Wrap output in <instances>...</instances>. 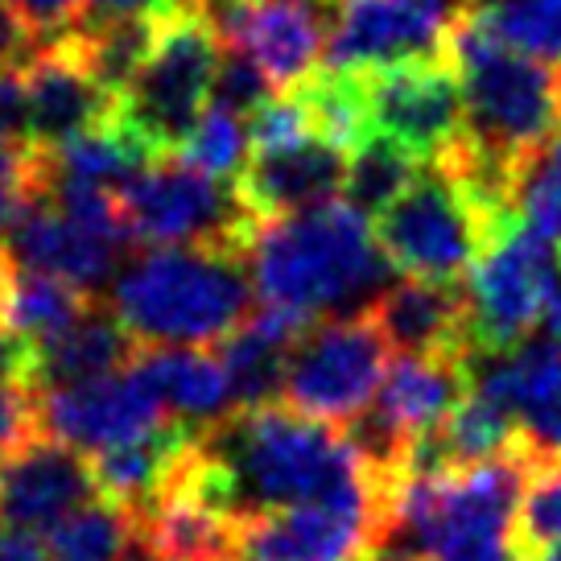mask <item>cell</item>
<instances>
[{
    "label": "cell",
    "mask_w": 561,
    "mask_h": 561,
    "mask_svg": "<svg viewBox=\"0 0 561 561\" xmlns=\"http://www.w3.org/2000/svg\"><path fill=\"white\" fill-rule=\"evenodd\" d=\"M186 474L236 525L294 504L392 488L371 474L347 430L306 417L285 401L244 404L194 430Z\"/></svg>",
    "instance_id": "obj_1"
},
{
    "label": "cell",
    "mask_w": 561,
    "mask_h": 561,
    "mask_svg": "<svg viewBox=\"0 0 561 561\" xmlns=\"http://www.w3.org/2000/svg\"><path fill=\"white\" fill-rule=\"evenodd\" d=\"M244 261L252 264L261 301L306 318L380 294L392 268L368 215L351 203H318L298 215L264 219L252 231Z\"/></svg>",
    "instance_id": "obj_2"
},
{
    "label": "cell",
    "mask_w": 561,
    "mask_h": 561,
    "mask_svg": "<svg viewBox=\"0 0 561 561\" xmlns=\"http://www.w3.org/2000/svg\"><path fill=\"white\" fill-rule=\"evenodd\" d=\"M240 252L203 244L149 248L112 285V310L145 347L219 343L252 314Z\"/></svg>",
    "instance_id": "obj_3"
},
{
    "label": "cell",
    "mask_w": 561,
    "mask_h": 561,
    "mask_svg": "<svg viewBox=\"0 0 561 561\" xmlns=\"http://www.w3.org/2000/svg\"><path fill=\"white\" fill-rule=\"evenodd\" d=\"M446 58L462 83L467 137L504 170L561 128L558 67L512 50L467 9L446 37Z\"/></svg>",
    "instance_id": "obj_4"
},
{
    "label": "cell",
    "mask_w": 561,
    "mask_h": 561,
    "mask_svg": "<svg viewBox=\"0 0 561 561\" xmlns=\"http://www.w3.org/2000/svg\"><path fill=\"white\" fill-rule=\"evenodd\" d=\"M224 62V42L194 0H174L158 13V34L133 83L121 91L116 121L153 153H178L203 121Z\"/></svg>",
    "instance_id": "obj_5"
},
{
    "label": "cell",
    "mask_w": 561,
    "mask_h": 561,
    "mask_svg": "<svg viewBox=\"0 0 561 561\" xmlns=\"http://www.w3.org/2000/svg\"><path fill=\"white\" fill-rule=\"evenodd\" d=\"M504 215L516 210L495 207L446 161L430 158L401 198L376 215V240L404 277L462 280Z\"/></svg>",
    "instance_id": "obj_6"
},
{
    "label": "cell",
    "mask_w": 561,
    "mask_h": 561,
    "mask_svg": "<svg viewBox=\"0 0 561 561\" xmlns=\"http://www.w3.org/2000/svg\"><path fill=\"white\" fill-rule=\"evenodd\" d=\"M116 198L133 244H203L244 256L252 231L261 228V219L240 203L228 178L203 174L191 161H174V153L145 161L116 191Z\"/></svg>",
    "instance_id": "obj_7"
},
{
    "label": "cell",
    "mask_w": 561,
    "mask_h": 561,
    "mask_svg": "<svg viewBox=\"0 0 561 561\" xmlns=\"http://www.w3.org/2000/svg\"><path fill=\"white\" fill-rule=\"evenodd\" d=\"M388 355L392 343L368 306L364 314L310 322L289 351L280 401L306 417L347 425L376 401L388 376Z\"/></svg>",
    "instance_id": "obj_8"
},
{
    "label": "cell",
    "mask_w": 561,
    "mask_h": 561,
    "mask_svg": "<svg viewBox=\"0 0 561 561\" xmlns=\"http://www.w3.org/2000/svg\"><path fill=\"white\" fill-rule=\"evenodd\" d=\"M561 298V252L520 215H504L471 273L474 343L488 351L516 347L549 322Z\"/></svg>",
    "instance_id": "obj_9"
},
{
    "label": "cell",
    "mask_w": 561,
    "mask_h": 561,
    "mask_svg": "<svg viewBox=\"0 0 561 561\" xmlns=\"http://www.w3.org/2000/svg\"><path fill=\"white\" fill-rule=\"evenodd\" d=\"M351 75L359 79V91H364L371 133L404 140L425 161L467 133L462 83L446 54L404 58V62L351 70Z\"/></svg>",
    "instance_id": "obj_10"
},
{
    "label": "cell",
    "mask_w": 561,
    "mask_h": 561,
    "mask_svg": "<svg viewBox=\"0 0 561 561\" xmlns=\"http://www.w3.org/2000/svg\"><path fill=\"white\" fill-rule=\"evenodd\" d=\"M388 488L294 504L240 525L236 561H368Z\"/></svg>",
    "instance_id": "obj_11"
},
{
    "label": "cell",
    "mask_w": 561,
    "mask_h": 561,
    "mask_svg": "<svg viewBox=\"0 0 561 561\" xmlns=\"http://www.w3.org/2000/svg\"><path fill=\"white\" fill-rule=\"evenodd\" d=\"M462 9L467 0H334L322 67L371 70L446 54V37Z\"/></svg>",
    "instance_id": "obj_12"
},
{
    "label": "cell",
    "mask_w": 561,
    "mask_h": 561,
    "mask_svg": "<svg viewBox=\"0 0 561 561\" xmlns=\"http://www.w3.org/2000/svg\"><path fill=\"white\" fill-rule=\"evenodd\" d=\"M165 421L178 417H170V409L137 359L128 368L91 376L79 385L42 388V430L50 438L70 442L83 455H100L107 446L140 438Z\"/></svg>",
    "instance_id": "obj_13"
},
{
    "label": "cell",
    "mask_w": 561,
    "mask_h": 561,
    "mask_svg": "<svg viewBox=\"0 0 561 561\" xmlns=\"http://www.w3.org/2000/svg\"><path fill=\"white\" fill-rule=\"evenodd\" d=\"M471 392L504 404L537 450H561V343L533 339L516 347L471 351Z\"/></svg>",
    "instance_id": "obj_14"
},
{
    "label": "cell",
    "mask_w": 561,
    "mask_h": 561,
    "mask_svg": "<svg viewBox=\"0 0 561 561\" xmlns=\"http://www.w3.org/2000/svg\"><path fill=\"white\" fill-rule=\"evenodd\" d=\"M100 495L95 467L70 442L37 434L0 462V525L46 533L67 512Z\"/></svg>",
    "instance_id": "obj_15"
},
{
    "label": "cell",
    "mask_w": 561,
    "mask_h": 561,
    "mask_svg": "<svg viewBox=\"0 0 561 561\" xmlns=\"http://www.w3.org/2000/svg\"><path fill=\"white\" fill-rule=\"evenodd\" d=\"M347 165L351 149L314 133L277 149H248L244 170L231 178V186L240 194V203L264 224V219L331 203L347 186Z\"/></svg>",
    "instance_id": "obj_16"
},
{
    "label": "cell",
    "mask_w": 561,
    "mask_h": 561,
    "mask_svg": "<svg viewBox=\"0 0 561 561\" xmlns=\"http://www.w3.org/2000/svg\"><path fill=\"white\" fill-rule=\"evenodd\" d=\"M21 70L30 91V137L37 145H62L116 116V91L95 79L67 34L37 42L21 58Z\"/></svg>",
    "instance_id": "obj_17"
},
{
    "label": "cell",
    "mask_w": 561,
    "mask_h": 561,
    "mask_svg": "<svg viewBox=\"0 0 561 561\" xmlns=\"http://www.w3.org/2000/svg\"><path fill=\"white\" fill-rule=\"evenodd\" d=\"M371 318L388 334L392 351L413 355H471L474 343V306L471 289L458 280L404 277L385 285L368 301Z\"/></svg>",
    "instance_id": "obj_18"
},
{
    "label": "cell",
    "mask_w": 561,
    "mask_h": 561,
    "mask_svg": "<svg viewBox=\"0 0 561 561\" xmlns=\"http://www.w3.org/2000/svg\"><path fill=\"white\" fill-rule=\"evenodd\" d=\"M310 322H314V318L261 301V306H252V314H248L240 327H231V331L215 343V351L224 355V364H228V371H231L240 409H244V404L280 401L289 351L298 347V339L306 334Z\"/></svg>",
    "instance_id": "obj_19"
},
{
    "label": "cell",
    "mask_w": 561,
    "mask_h": 561,
    "mask_svg": "<svg viewBox=\"0 0 561 561\" xmlns=\"http://www.w3.org/2000/svg\"><path fill=\"white\" fill-rule=\"evenodd\" d=\"M137 334L124 327L112 306H91L79 322H70L67 331L50 334L30 347V385L58 388V385H79L91 376H107L121 371L137 359Z\"/></svg>",
    "instance_id": "obj_20"
},
{
    "label": "cell",
    "mask_w": 561,
    "mask_h": 561,
    "mask_svg": "<svg viewBox=\"0 0 561 561\" xmlns=\"http://www.w3.org/2000/svg\"><path fill=\"white\" fill-rule=\"evenodd\" d=\"M137 364L153 380L158 397L165 401L170 417L191 430H203L210 421L228 417L236 401V385L219 351L203 347H145L140 343Z\"/></svg>",
    "instance_id": "obj_21"
},
{
    "label": "cell",
    "mask_w": 561,
    "mask_h": 561,
    "mask_svg": "<svg viewBox=\"0 0 561 561\" xmlns=\"http://www.w3.org/2000/svg\"><path fill=\"white\" fill-rule=\"evenodd\" d=\"M91 306H95V294H88V289H79V285H70L62 277H54V273L21 268L13 261L4 298H0V331L34 347L42 339L67 331L70 322H79Z\"/></svg>",
    "instance_id": "obj_22"
},
{
    "label": "cell",
    "mask_w": 561,
    "mask_h": 561,
    "mask_svg": "<svg viewBox=\"0 0 561 561\" xmlns=\"http://www.w3.org/2000/svg\"><path fill=\"white\" fill-rule=\"evenodd\" d=\"M425 165L421 153H413L404 140L388 137V133H368L351 149L347 165V203L355 210H364L368 219H376L385 207H392L401 191L417 178V170Z\"/></svg>",
    "instance_id": "obj_23"
},
{
    "label": "cell",
    "mask_w": 561,
    "mask_h": 561,
    "mask_svg": "<svg viewBox=\"0 0 561 561\" xmlns=\"http://www.w3.org/2000/svg\"><path fill=\"white\" fill-rule=\"evenodd\" d=\"M137 537V512L95 495L46 528V545L58 561H121L128 541Z\"/></svg>",
    "instance_id": "obj_24"
},
{
    "label": "cell",
    "mask_w": 561,
    "mask_h": 561,
    "mask_svg": "<svg viewBox=\"0 0 561 561\" xmlns=\"http://www.w3.org/2000/svg\"><path fill=\"white\" fill-rule=\"evenodd\" d=\"M512 210L525 228L561 248V128L512 165Z\"/></svg>",
    "instance_id": "obj_25"
},
{
    "label": "cell",
    "mask_w": 561,
    "mask_h": 561,
    "mask_svg": "<svg viewBox=\"0 0 561 561\" xmlns=\"http://www.w3.org/2000/svg\"><path fill=\"white\" fill-rule=\"evenodd\" d=\"M467 13L504 37L512 50L561 67V0H467Z\"/></svg>",
    "instance_id": "obj_26"
},
{
    "label": "cell",
    "mask_w": 561,
    "mask_h": 561,
    "mask_svg": "<svg viewBox=\"0 0 561 561\" xmlns=\"http://www.w3.org/2000/svg\"><path fill=\"white\" fill-rule=\"evenodd\" d=\"M516 541H520V558L561 541V450H537L533 455L525 495H520Z\"/></svg>",
    "instance_id": "obj_27"
},
{
    "label": "cell",
    "mask_w": 561,
    "mask_h": 561,
    "mask_svg": "<svg viewBox=\"0 0 561 561\" xmlns=\"http://www.w3.org/2000/svg\"><path fill=\"white\" fill-rule=\"evenodd\" d=\"M248 149H252V140H248V116L231 112V107L210 104L203 112V121L194 124L191 137L182 140L178 158L198 165L210 178H236L244 170Z\"/></svg>",
    "instance_id": "obj_28"
},
{
    "label": "cell",
    "mask_w": 561,
    "mask_h": 561,
    "mask_svg": "<svg viewBox=\"0 0 561 561\" xmlns=\"http://www.w3.org/2000/svg\"><path fill=\"white\" fill-rule=\"evenodd\" d=\"M42 430V392L30 380H0V462L18 455Z\"/></svg>",
    "instance_id": "obj_29"
},
{
    "label": "cell",
    "mask_w": 561,
    "mask_h": 561,
    "mask_svg": "<svg viewBox=\"0 0 561 561\" xmlns=\"http://www.w3.org/2000/svg\"><path fill=\"white\" fill-rule=\"evenodd\" d=\"M13 9L30 25V34L37 42H46V37L67 34L70 25H79V21L88 18L91 0H13Z\"/></svg>",
    "instance_id": "obj_30"
},
{
    "label": "cell",
    "mask_w": 561,
    "mask_h": 561,
    "mask_svg": "<svg viewBox=\"0 0 561 561\" xmlns=\"http://www.w3.org/2000/svg\"><path fill=\"white\" fill-rule=\"evenodd\" d=\"M0 140H34L30 137V91L21 62H0Z\"/></svg>",
    "instance_id": "obj_31"
},
{
    "label": "cell",
    "mask_w": 561,
    "mask_h": 561,
    "mask_svg": "<svg viewBox=\"0 0 561 561\" xmlns=\"http://www.w3.org/2000/svg\"><path fill=\"white\" fill-rule=\"evenodd\" d=\"M34 46H37V37L30 34V25L21 21V13L13 9V0H0V62H21Z\"/></svg>",
    "instance_id": "obj_32"
},
{
    "label": "cell",
    "mask_w": 561,
    "mask_h": 561,
    "mask_svg": "<svg viewBox=\"0 0 561 561\" xmlns=\"http://www.w3.org/2000/svg\"><path fill=\"white\" fill-rule=\"evenodd\" d=\"M0 561H58V558L50 553V545L37 541V533L9 528V533H0Z\"/></svg>",
    "instance_id": "obj_33"
},
{
    "label": "cell",
    "mask_w": 561,
    "mask_h": 561,
    "mask_svg": "<svg viewBox=\"0 0 561 561\" xmlns=\"http://www.w3.org/2000/svg\"><path fill=\"white\" fill-rule=\"evenodd\" d=\"M30 380V343L0 331V380Z\"/></svg>",
    "instance_id": "obj_34"
},
{
    "label": "cell",
    "mask_w": 561,
    "mask_h": 561,
    "mask_svg": "<svg viewBox=\"0 0 561 561\" xmlns=\"http://www.w3.org/2000/svg\"><path fill=\"white\" fill-rule=\"evenodd\" d=\"M34 198L21 191V186H13V182H0V240H4V231L18 224V215L25 207H30Z\"/></svg>",
    "instance_id": "obj_35"
},
{
    "label": "cell",
    "mask_w": 561,
    "mask_h": 561,
    "mask_svg": "<svg viewBox=\"0 0 561 561\" xmlns=\"http://www.w3.org/2000/svg\"><path fill=\"white\" fill-rule=\"evenodd\" d=\"M174 0H91L95 13H161Z\"/></svg>",
    "instance_id": "obj_36"
},
{
    "label": "cell",
    "mask_w": 561,
    "mask_h": 561,
    "mask_svg": "<svg viewBox=\"0 0 561 561\" xmlns=\"http://www.w3.org/2000/svg\"><path fill=\"white\" fill-rule=\"evenodd\" d=\"M121 561H165V558H161L158 545H153L149 537H145V533H140V520H137V537L128 541V549L121 553Z\"/></svg>",
    "instance_id": "obj_37"
},
{
    "label": "cell",
    "mask_w": 561,
    "mask_h": 561,
    "mask_svg": "<svg viewBox=\"0 0 561 561\" xmlns=\"http://www.w3.org/2000/svg\"><path fill=\"white\" fill-rule=\"evenodd\" d=\"M9 273H13V256H9V248L0 240V298H4V285H9Z\"/></svg>",
    "instance_id": "obj_38"
},
{
    "label": "cell",
    "mask_w": 561,
    "mask_h": 561,
    "mask_svg": "<svg viewBox=\"0 0 561 561\" xmlns=\"http://www.w3.org/2000/svg\"><path fill=\"white\" fill-rule=\"evenodd\" d=\"M520 561H561V541L545 545V549H537V553H528V558H520Z\"/></svg>",
    "instance_id": "obj_39"
},
{
    "label": "cell",
    "mask_w": 561,
    "mask_h": 561,
    "mask_svg": "<svg viewBox=\"0 0 561 561\" xmlns=\"http://www.w3.org/2000/svg\"><path fill=\"white\" fill-rule=\"evenodd\" d=\"M549 334L561 343V298H558V306H553V314H549Z\"/></svg>",
    "instance_id": "obj_40"
}]
</instances>
